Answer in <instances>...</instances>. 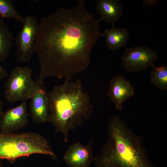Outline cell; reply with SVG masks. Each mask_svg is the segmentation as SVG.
<instances>
[{
  "mask_svg": "<svg viewBox=\"0 0 167 167\" xmlns=\"http://www.w3.org/2000/svg\"><path fill=\"white\" fill-rule=\"evenodd\" d=\"M66 79L62 84L54 86L48 92V122L54 126L56 132L62 134L68 141L69 133L88 120L93 106L88 92L82 88L81 81Z\"/></svg>",
  "mask_w": 167,
  "mask_h": 167,
  "instance_id": "obj_2",
  "label": "cell"
},
{
  "mask_svg": "<svg viewBox=\"0 0 167 167\" xmlns=\"http://www.w3.org/2000/svg\"><path fill=\"white\" fill-rule=\"evenodd\" d=\"M79 0L74 7H61L41 19L35 46L39 60L38 77L71 79L91 62L94 44L103 36L100 21Z\"/></svg>",
  "mask_w": 167,
  "mask_h": 167,
  "instance_id": "obj_1",
  "label": "cell"
},
{
  "mask_svg": "<svg viewBox=\"0 0 167 167\" xmlns=\"http://www.w3.org/2000/svg\"><path fill=\"white\" fill-rule=\"evenodd\" d=\"M14 39L7 24L0 19V62L7 58Z\"/></svg>",
  "mask_w": 167,
  "mask_h": 167,
  "instance_id": "obj_14",
  "label": "cell"
},
{
  "mask_svg": "<svg viewBox=\"0 0 167 167\" xmlns=\"http://www.w3.org/2000/svg\"><path fill=\"white\" fill-rule=\"evenodd\" d=\"M0 167H2L1 166H0Z\"/></svg>",
  "mask_w": 167,
  "mask_h": 167,
  "instance_id": "obj_19",
  "label": "cell"
},
{
  "mask_svg": "<svg viewBox=\"0 0 167 167\" xmlns=\"http://www.w3.org/2000/svg\"><path fill=\"white\" fill-rule=\"evenodd\" d=\"M91 144V142L87 145L77 142L70 145L63 156L66 164L69 167H88L95 159Z\"/></svg>",
  "mask_w": 167,
  "mask_h": 167,
  "instance_id": "obj_11",
  "label": "cell"
},
{
  "mask_svg": "<svg viewBox=\"0 0 167 167\" xmlns=\"http://www.w3.org/2000/svg\"><path fill=\"white\" fill-rule=\"evenodd\" d=\"M35 81V91L29 105L30 115L33 121L39 124L48 122L49 111L48 92L43 81L38 78Z\"/></svg>",
  "mask_w": 167,
  "mask_h": 167,
  "instance_id": "obj_8",
  "label": "cell"
},
{
  "mask_svg": "<svg viewBox=\"0 0 167 167\" xmlns=\"http://www.w3.org/2000/svg\"><path fill=\"white\" fill-rule=\"evenodd\" d=\"M2 102L0 98V117L3 112L2 110Z\"/></svg>",
  "mask_w": 167,
  "mask_h": 167,
  "instance_id": "obj_18",
  "label": "cell"
},
{
  "mask_svg": "<svg viewBox=\"0 0 167 167\" xmlns=\"http://www.w3.org/2000/svg\"><path fill=\"white\" fill-rule=\"evenodd\" d=\"M32 73L27 66H17L12 69L4 86V97L7 101L23 102L32 98L36 86Z\"/></svg>",
  "mask_w": 167,
  "mask_h": 167,
  "instance_id": "obj_5",
  "label": "cell"
},
{
  "mask_svg": "<svg viewBox=\"0 0 167 167\" xmlns=\"http://www.w3.org/2000/svg\"><path fill=\"white\" fill-rule=\"evenodd\" d=\"M105 30L102 33L105 39L107 48L112 51H115L125 47L130 36V33L125 28H118L114 27Z\"/></svg>",
  "mask_w": 167,
  "mask_h": 167,
  "instance_id": "obj_13",
  "label": "cell"
},
{
  "mask_svg": "<svg viewBox=\"0 0 167 167\" xmlns=\"http://www.w3.org/2000/svg\"><path fill=\"white\" fill-rule=\"evenodd\" d=\"M7 75L6 69L0 64V81L6 77Z\"/></svg>",
  "mask_w": 167,
  "mask_h": 167,
  "instance_id": "obj_17",
  "label": "cell"
},
{
  "mask_svg": "<svg viewBox=\"0 0 167 167\" xmlns=\"http://www.w3.org/2000/svg\"><path fill=\"white\" fill-rule=\"evenodd\" d=\"M135 91L130 82L122 74L119 73L110 80L108 96L114 104L115 109L120 111L123 102L132 97Z\"/></svg>",
  "mask_w": 167,
  "mask_h": 167,
  "instance_id": "obj_10",
  "label": "cell"
},
{
  "mask_svg": "<svg viewBox=\"0 0 167 167\" xmlns=\"http://www.w3.org/2000/svg\"><path fill=\"white\" fill-rule=\"evenodd\" d=\"M150 74L151 84L162 91L167 90V66L163 65L157 67L154 65Z\"/></svg>",
  "mask_w": 167,
  "mask_h": 167,
  "instance_id": "obj_15",
  "label": "cell"
},
{
  "mask_svg": "<svg viewBox=\"0 0 167 167\" xmlns=\"http://www.w3.org/2000/svg\"><path fill=\"white\" fill-rule=\"evenodd\" d=\"M34 154L56 156L49 141L38 133L0 132V159L14 161Z\"/></svg>",
  "mask_w": 167,
  "mask_h": 167,
  "instance_id": "obj_4",
  "label": "cell"
},
{
  "mask_svg": "<svg viewBox=\"0 0 167 167\" xmlns=\"http://www.w3.org/2000/svg\"><path fill=\"white\" fill-rule=\"evenodd\" d=\"M96 13L99 14L100 20L111 23L117 21L123 14V6L120 0H97Z\"/></svg>",
  "mask_w": 167,
  "mask_h": 167,
  "instance_id": "obj_12",
  "label": "cell"
},
{
  "mask_svg": "<svg viewBox=\"0 0 167 167\" xmlns=\"http://www.w3.org/2000/svg\"><path fill=\"white\" fill-rule=\"evenodd\" d=\"M106 141L95 157L96 167H156L147 155L141 136L119 115L110 118Z\"/></svg>",
  "mask_w": 167,
  "mask_h": 167,
  "instance_id": "obj_3",
  "label": "cell"
},
{
  "mask_svg": "<svg viewBox=\"0 0 167 167\" xmlns=\"http://www.w3.org/2000/svg\"><path fill=\"white\" fill-rule=\"evenodd\" d=\"M125 48L121 59L123 67L128 73L138 72L152 67L158 59L157 53L148 46Z\"/></svg>",
  "mask_w": 167,
  "mask_h": 167,
  "instance_id": "obj_7",
  "label": "cell"
},
{
  "mask_svg": "<svg viewBox=\"0 0 167 167\" xmlns=\"http://www.w3.org/2000/svg\"><path fill=\"white\" fill-rule=\"evenodd\" d=\"M0 17L2 19H14L21 22L24 18L17 11L11 0H0Z\"/></svg>",
  "mask_w": 167,
  "mask_h": 167,
  "instance_id": "obj_16",
  "label": "cell"
},
{
  "mask_svg": "<svg viewBox=\"0 0 167 167\" xmlns=\"http://www.w3.org/2000/svg\"><path fill=\"white\" fill-rule=\"evenodd\" d=\"M22 27L15 39L17 61L28 62L35 52V43L39 28L36 17L28 15L24 17Z\"/></svg>",
  "mask_w": 167,
  "mask_h": 167,
  "instance_id": "obj_6",
  "label": "cell"
},
{
  "mask_svg": "<svg viewBox=\"0 0 167 167\" xmlns=\"http://www.w3.org/2000/svg\"><path fill=\"white\" fill-rule=\"evenodd\" d=\"M28 114L25 101L14 108L3 112L0 117L1 132L6 133L25 127L28 122Z\"/></svg>",
  "mask_w": 167,
  "mask_h": 167,
  "instance_id": "obj_9",
  "label": "cell"
}]
</instances>
